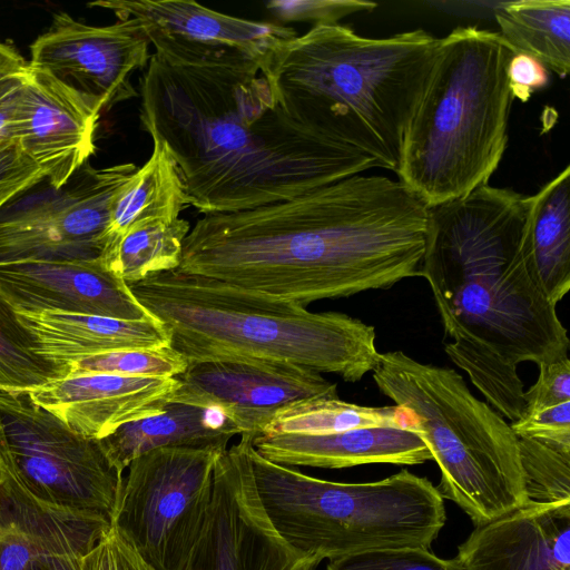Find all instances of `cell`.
<instances>
[{"label":"cell","mask_w":570,"mask_h":570,"mask_svg":"<svg viewBox=\"0 0 570 570\" xmlns=\"http://www.w3.org/2000/svg\"><path fill=\"white\" fill-rule=\"evenodd\" d=\"M524 402L523 412L570 402V360L568 356L539 364V376L537 382L524 392Z\"/></svg>","instance_id":"obj_37"},{"label":"cell","mask_w":570,"mask_h":570,"mask_svg":"<svg viewBox=\"0 0 570 570\" xmlns=\"http://www.w3.org/2000/svg\"><path fill=\"white\" fill-rule=\"evenodd\" d=\"M237 434L235 424L219 410L168 402L158 414L127 423L99 439V443L111 465L122 474L134 459L150 450L165 446L226 450Z\"/></svg>","instance_id":"obj_23"},{"label":"cell","mask_w":570,"mask_h":570,"mask_svg":"<svg viewBox=\"0 0 570 570\" xmlns=\"http://www.w3.org/2000/svg\"><path fill=\"white\" fill-rule=\"evenodd\" d=\"M0 468L43 503L111 522L122 474L98 439L72 431L27 391L0 390Z\"/></svg>","instance_id":"obj_9"},{"label":"cell","mask_w":570,"mask_h":570,"mask_svg":"<svg viewBox=\"0 0 570 570\" xmlns=\"http://www.w3.org/2000/svg\"><path fill=\"white\" fill-rule=\"evenodd\" d=\"M46 179L17 139H0V208Z\"/></svg>","instance_id":"obj_35"},{"label":"cell","mask_w":570,"mask_h":570,"mask_svg":"<svg viewBox=\"0 0 570 570\" xmlns=\"http://www.w3.org/2000/svg\"><path fill=\"white\" fill-rule=\"evenodd\" d=\"M325 570H465L460 561L442 559L425 548L372 550L331 560Z\"/></svg>","instance_id":"obj_32"},{"label":"cell","mask_w":570,"mask_h":570,"mask_svg":"<svg viewBox=\"0 0 570 570\" xmlns=\"http://www.w3.org/2000/svg\"><path fill=\"white\" fill-rule=\"evenodd\" d=\"M499 36L513 53H525L566 78L570 70V1L520 0L495 8Z\"/></svg>","instance_id":"obj_26"},{"label":"cell","mask_w":570,"mask_h":570,"mask_svg":"<svg viewBox=\"0 0 570 570\" xmlns=\"http://www.w3.org/2000/svg\"><path fill=\"white\" fill-rule=\"evenodd\" d=\"M169 402L219 410L240 436L264 433L275 414L294 403L338 397L336 384L303 366L229 358L188 364Z\"/></svg>","instance_id":"obj_14"},{"label":"cell","mask_w":570,"mask_h":570,"mask_svg":"<svg viewBox=\"0 0 570 570\" xmlns=\"http://www.w3.org/2000/svg\"><path fill=\"white\" fill-rule=\"evenodd\" d=\"M10 45L0 42V56L8 49Z\"/></svg>","instance_id":"obj_41"},{"label":"cell","mask_w":570,"mask_h":570,"mask_svg":"<svg viewBox=\"0 0 570 570\" xmlns=\"http://www.w3.org/2000/svg\"><path fill=\"white\" fill-rule=\"evenodd\" d=\"M372 373L380 391L416 419L441 470V497L475 527L527 504L518 436L456 371L394 351L380 353Z\"/></svg>","instance_id":"obj_8"},{"label":"cell","mask_w":570,"mask_h":570,"mask_svg":"<svg viewBox=\"0 0 570 570\" xmlns=\"http://www.w3.org/2000/svg\"><path fill=\"white\" fill-rule=\"evenodd\" d=\"M169 333L188 364L229 358L289 363L357 382L380 353L375 328L338 312L292 302L178 269L128 285Z\"/></svg>","instance_id":"obj_5"},{"label":"cell","mask_w":570,"mask_h":570,"mask_svg":"<svg viewBox=\"0 0 570 570\" xmlns=\"http://www.w3.org/2000/svg\"><path fill=\"white\" fill-rule=\"evenodd\" d=\"M67 375L68 365L37 352L32 335L0 297V390L29 391Z\"/></svg>","instance_id":"obj_29"},{"label":"cell","mask_w":570,"mask_h":570,"mask_svg":"<svg viewBox=\"0 0 570 570\" xmlns=\"http://www.w3.org/2000/svg\"><path fill=\"white\" fill-rule=\"evenodd\" d=\"M82 558L76 556L41 558L30 563L26 570H81Z\"/></svg>","instance_id":"obj_40"},{"label":"cell","mask_w":570,"mask_h":570,"mask_svg":"<svg viewBox=\"0 0 570 570\" xmlns=\"http://www.w3.org/2000/svg\"><path fill=\"white\" fill-rule=\"evenodd\" d=\"M101 515L43 503L2 470L0 480V570H26L52 556H87L110 531Z\"/></svg>","instance_id":"obj_18"},{"label":"cell","mask_w":570,"mask_h":570,"mask_svg":"<svg viewBox=\"0 0 570 570\" xmlns=\"http://www.w3.org/2000/svg\"><path fill=\"white\" fill-rule=\"evenodd\" d=\"M440 39L416 29L367 38L315 24L277 42L259 61L279 104L335 142L396 173Z\"/></svg>","instance_id":"obj_4"},{"label":"cell","mask_w":570,"mask_h":570,"mask_svg":"<svg viewBox=\"0 0 570 570\" xmlns=\"http://www.w3.org/2000/svg\"><path fill=\"white\" fill-rule=\"evenodd\" d=\"M149 45L138 20L98 27L58 12L30 46L28 65L65 83L101 114L138 96L131 76L147 67Z\"/></svg>","instance_id":"obj_13"},{"label":"cell","mask_w":570,"mask_h":570,"mask_svg":"<svg viewBox=\"0 0 570 570\" xmlns=\"http://www.w3.org/2000/svg\"><path fill=\"white\" fill-rule=\"evenodd\" d=\"M531 205L532 196L485 184L428 206L421 266L451 340L445 353L511 422L525 404L518 365L560 360L570 343L529 268Z\"/></svg>","instance_id":"obj_3"},{"label":"cell","mask_w":570,"mask_h":570,"mask_svg":"<svg viewBox=\"0 0 570 570\" xmlns=\"http://www.w3.org/2000/svg\"><path fill=\"white\" fill-rule=\"evenodd\" d=\"M81 570H155L111 527L104 539L82 558Z\"/></svg>","instance_id":"obj_38"},{"label":"cell","mask_w":570,"mask_h":570,"mask_svg":"<svg viewBox=\"0 0 570 570\" xmlns=\"http://www.w3.org/2000/svg\"><path fill=\"white\" fill-rule=\"evenodd\" d=\"M28 62L12 47L0 56V139H17Z\"/></svg>","instance_id":"obj_34"},{"label":"cell","mask_w":570,"mask_h":570,"mask_svg":"<svg viewBox=\"0 0 570 570\" xmlns=\"http://www.w3.org/2000/svg\"><path fill=\"white\" fill-rule=\"evenodd\" d=\"M455 558L465 570H570V503L525 504L476 525Z\"/></svg>","instance_id":"obj_19"},{"label":"cell","mask_w":570,"mask_h":570,"mask_svg":"<svg viewBox=\"0 0 570 570\" xmlns=\"http://www.w3.org/2000/svg\"><path fill=\"white\" fill-rule=\"evenodd\" d=\"M249 455L272 525L318 563L372 550L430 549L445 524L438 489L406 469L379 481L343 483L271 462L253 445Z\"/></svg>","instance_id":"obj_7"},{"label":"cell","mask_w":570,"mask_h":570,"mask_svg":"<svg viewBox=\"0 0 570 570\" xmlns=\"http://www.w3.org/2000/svg\"><path fill=\"white\" fill-rule=\"evenodd\" d=\"M0 297L16 312L155 318L100 259L0 264Z\"/></svg>","instance_id":"obj_15"},{"label":"cell","mask_w":570,"mask_h":570,"mask_svg":"<svg viewBox=\"0 0 570 570\" xmlns=\"http://www.w3.org/2000/svg\"><path fill=\"white\" fill-rule=\"evenodd\" d=\"M177 387L176 377L81 374L27 392L35 404L76 433L99 440L127 423L161 412Z\"/></svg>","instance_id":"obj_17"},{"label":"cell","mask_w":570,"mask_h":570,"mask_svg":"<svg viewBox=\"0 0 570 570\" xmlns=\"http://www.w3.org/2000/svg\"><path fill=\"white\" fill-rule=\"evenodd\" d=\"M185 205L186 189L178 166L167 145L155 139L149 159L114 197L105 252L134 224L153 218L175 220Z\"/></svg>","instance_id":"obj_25"},{"label":"cell","mask_w":570,"mask_h":570,"mask_svg":"<svg viewBox=\"0 0 570 570\" xmlns=\"http://www.w3.org/2000/svg\"><path fill=\"white\" fill-rule=\"evenodd\" d=\"M508 85L512 98L522 102L549 82V70L538 59L525 53H513L507 67Z\"/></svg>","instance_id":"obj_39"},{"label":"cell","mask_w":570,"mask_h":570,"mask_svg":"<svg viewBox=\"0 0 570 570\" xmlns=\"http://www.w3.org/2000/svg\"><path fill=\"white\" fill-rule=\"evenodd\" d=\"M37 352L68 365L79 357L124 350L169 346V333L156 318L120 320L59 311L16 312Z\"/></svg>","instance_id":"obj_22"},{"label":"cell","mask_w":570,"mask_h":570,"mask_svg":"<svg viewBox=\"0 0 570 570\" xmlns=\"http://www.w3.org/2000/svg\"><path fill=\"white\" fill-rule=\"evenodd\" d=\"M146 33L155 52L139 82L140 127L167 145L202 214L288 200L376 167L286 110L258 60Z\"/></svg>","instance_id":"obj_1"},{"label":"cell","mask_w":570,"mask_h":570,"mask_svg":"<svg viewBox=\"0 0 570 570\" xmlns=\"http://www.w3.org/2000/svg\"><path fill=\"white\" fill-rule=\"evenodd\" d=\"M376 7V3L363 0H271L266 3V8L283 22L309 21L315 24L338 23L344 17L373 11Z\"/></svg>","instance_id":"obj_33"},{"label":"cell","mask_w":570,"mask_h":570,"mask_svg":"<svg viewBox=\"0 0 570 570\" xmlns=\"http://www.w3.org/2000/svg\"><path fill=\"white\" fill-rule=\"evenodd\" d=\"M187 361L170 346L124 350L79 357L68 363V375L114 374L140 377H176Z\"/></svg>","instance_id":"obj_31"},{"label":"cell","mask_w":570,"mask_h":570,"mask_svg":"<svg viewBox=\"0 0 570 570\" xmlns=\"http://www.w3.org/2000/svg\"><path fill=\"white\" fill-rule=\"evenodd\" d=\"M531 274L554 305L570 289V167L532 195L527 229Z\"/></svg>","instance_id":"obj_24"},{"label":"cell","mask_w":570,"mask_h":570,"mask_svg":"<svg viewBox=\"0 0 570 570\" xmlns=\"http://www.w3.org/2000/svg\"><path fill=\"white\" fill-rule=\"evenodd\" d=\"M527 504L570 503V450L518 438Z\"/></svg>","instance_id":"obj_30"},{"label":"cell","mask_w":570,"mask_h":570,"mask_svg":"<svg viewBox=\"0 0 570 570\" xmlns=\"http://www.w3.org/2000/svg\"><path fill=\"white\" fill-rule=\"evenodd\" d=\"M372 426L410 428L417 431L416 419L403 407L365 406L338 397H317L279 410L262 435L321 434Z\"/></svg>","instance_id":"obj_28"},{"label":"cell","mask_w":570,"mask_h":570,"mask_svg":"<svg viewBox=\"0 0 570 570\" xmlns=\"http://www.w3.org/2000/svg\"><path fill=\"white\" fill-rule=\"evenodd\" d=\"M190 230L186 219H146L130 226L101 256V263L128 285L177 269Z\"/></svg>","instance_id":"obj_27"},{"label":"cell","mask_w":570,"mask_h":570,"mask_svg":"<svg viewBox=\"0 0 570 570\" xmlns=\"http://www.w3.org/2000/svg\"><path fill=\"white\" fill-rule=\"evenodd\" d=\"M224 451L165 446L129 463L111 527L153 569H184L204 528Z\"/></svg>","instance_id":"obj_10"},{"label":"cell","mask_w":570,"mask_h":570,"mask_svg":"<svg viewBox=\"0 0 570 570\" xmlns=\"http://www.w3.org/2000/svg\"><path fill=\"white\" fill-rule=\"evenodd\" d=\"M138 167L86 163L62 187H35L0 208V264L97 261L115 195Z\"/></svg>","instance_id":"obj_11"},{"label":"cell","mask_w":570,"mask_h":570,"mask_svg":"<svg viewBox=\"0 0 570 570\" xmlns=\"http://www.w3.org/2000/svg\"><path fill=\"white\" fill-rule=\"evenodd\" d=\"M428 206L399 179L354 175L295 198L208 214L178 271L301 306L421 276Z\"/></svg>","instance_id":"obj_2"},{"label":"cell","mask_w":570,"mask_h":570,"mask_svg":"<svg viewBox=\"0 0 570 570\" xmlns=\"http://www.w3.org/2000/svg\"><path fill=\"white\" fill-rule=\"evenodd\" d=\"M256 452L285 466L342 469L370 463L414 465L432 460L420 433L410 428L372 426L321 434L256 436Z\"/></svg>","instance_id":"obj_20"},{"label":"cell","mask_w":570,"mask_h":570,"mask_svg":"<svg viewBox=\"0 0 570 570\" xmlns=\"http://www.w3.org/2000/svg\"><path fill=\"white\" fill-rule=\"evenodd\" d=\"M112 11L119 20L135 19L146 31L206 48H235L262 60L292 28L236 18L186 0H99L88 3Z\"/></svg>","instance_id":"obj_21"},{"label":"cell","mask_w":570,"mask_h":570,"mask_svg":"<svg viewBox=\"0 0 570 570\" xmlns=\"http://www.w3.org/2000/svg\"><path fill=\"white\" fill-rule=\"evenodd\" d=\"M252 441L240 436L219 455L212 504L183 570H315L320 564L291 547L268 520L253 474Z\"/></svg>","instance_id":"obj_12"},{"label":"cell","mask_w":570,"mask_h":570,"mask_svg":"<svg viewBox=\"0 0 570 570\" xmlns=\"http://www.w3.org/2000/svg\"><path fill=\"white\" fill-rule=\"evenodd\" d=\"M99 117L75 90L28 65L17 140L48 185L65 186L88 163Z\"/></svg>","instance_id":"obj_16"},{"label":"cell","mask_w":570,"mask_h":570,"mask_svg":"<svg viewBox=\"0 0 570 570\" xmlns=\"http://www.w3.org/2000/svg\"><path fill=\"white\" fill-rule=\"evenodd\" d=\"M1 478H2V470H1V468H0V480H1Z\"/></svg>","instance_id":"obj_42"},{"label":"cell","mask_w":570,"mask_h":570,"mask_svg":"<svg viewBox=\"0 0 570 570\" xmlns=\"http://www.w3.org/2000/svg\"><path fill=\"white\" fill-rule=\"evenodd\" d=\"M512 55L498 32L478 27L440 39L395 173L426 206L469 194L497 170L509 138Z\"/></svg>","instance_id":"obj_6"},{"label":"cell","mask_w":570,"mask_h":570,"mask_svg":"<svg viewBox=\"0 0 570 570\" xmlns=\"http://www.w3.org/2000/svg\"><path fill=\"white\" fill-rule=\"evenodd\" d=\"M510 425L518 438H530L570 450V402L525 411Z\"/></svg>","instance_id":"obj_36"}]
</instances>
